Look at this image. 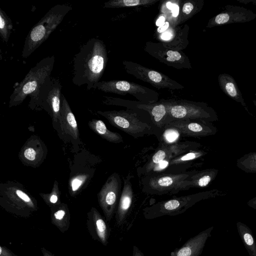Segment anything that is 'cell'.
<instances>
[{
    "label": "cell",
    "instance_id": "19",
    "mask_svg": "<svg viewBox=\"0 0 256 256\" xmlns=\"http://www.w3.org/2000/svg\"><path fill=\"white\" fill-rule=\"evenodd\" d=\"M214 228L211 226L188 240L181 248L172 252L170 256H200Z\"/></svg>",
    "mask_w": 256,
    "mask_h": 256
},
{
    "label": "cell",
    "instance_id": "9",
    "mask_svg": "<svg viewBox=\"0 0 256 256\" xmlns=\"http://www.w3.org/2000/svg\"><path fill=\"white\" fill-rule=\"evenodd\" d=\"M93 88L122 96L128 94L135 97L139 102L146 104L158 102L159 96L157 92L152 89L126 80L100 81L94 84Z\"/></svg>",
    "mask_w": 256,
    "mask_h": 256
},
{
    "label": "cell",
    "instance_id": "37",
    "mask_svg": "<svg viewBox=\"0 0 256 256\" xmlns=\"http://www.w3.org/2000/svg\"><path fill=\"white\" fill-rule=\"evenodd\" d=\"M166 16L164 14L160 15L156 22L157 26H160L166 22Z\"/></svg>",
    "mask_w": 256,
    "mask_h": 256
},
{
    "label": "cell",
    "instance_id": "26",
    "mask_svg": "<svg viewBox=\"0 0 256 256\" xmlns=\"http://www.w3.org/2000/svg\"><path fill=\"white\" fill-rule=\"evenodd\" d=\"M238 232L250 256H256V240L250 228L246 224L238 222L236 224Z\"/></svg>",
    "mask_w": 256,
    "mask_h": 256
},
{
    "label": "cell",
    "instance_id": "27",
    "mask_svg": "<svg viewBox=\"0 0 256 256\" xmlns=\"http://www.w3.org/2000/svg\"><path fill=\"white\" fill-rule=\"evenodd\" d=\"M158 0H110L104 4V8H121L154 4Z\"/></svg>",
    "mask_w": 256,
    "mask_h": 256
},
{
    "label": "cell",
    "instance_id": "41",
    "mask_svg": "<svg viewBox=\"0 0 256 256\" xmlns=\"http://www.w3.org/2000/svg\"><path fill=\"white\" fill-rule=\"evenodd\" d=\"M252 102H253L254 104V106L256 107V100H252Z\"/></svg>",
    "mask_w": 256,
    "mask_h": 256
},
{
    "label": "cell",
    "instance_id": "18",
    "mask_svg": "<svg viewBox=\"0 0 256 256\" xmlns=\"http://www.w3.org/2000/svg\"><path fill=\"white\" fill-rule=\"evenodd\" d=\"M133 178L134 176L129 172L123 178L124 185L116 212V224L119 226H122L126 221L134 200V192L132 184Z\"/></svg>",
    "mask_w": 256,
    "mask_h": 256
},
{
    "label": "cell",
    "instance_id": "36",
    "mask_svg": "<svg viewBox=\"0 0 256 256\" xmlns=\"http://www.w3.org/2000/svg\"><path fill=\"white\" fill-rule=\"evenodd\" d=\"M170 27L169 22L166 21L163 24L158 26L156 32L159 34H162L166 32Z\"/></svg>",
    "mask_w": 256,
    "mask_h": 256
},
{
    "label": "cell",
    "instance_id": "16",
    "mask_svg": "<svg viewBox=\"0 0 256 256\" xmlns=\"http://www.w3.org/2000/svg\"><path fill=\"white\" fill-rule=\"evenodd\" d=\"M46 154L47 149L43 142L37 136H31L21 148L19 157L22 162L37 166L44 160Z\"/></svg>",
    "mask_w": 256,
    "mask_h": 256
},
{
    "label": "cell",
    "instance_id": "4",
    "mask_svg": "<svg viewBox=\"0 0 256 256\" xmlns=\"http://www.w3.org/2000/svg\"><path fill=\"white\" fill-rule=\"evenodd\" d=\"M112 126L123 131L134 138L145 136L154 135L159 140L160 134L150 120L142 118L133 110L97 111Z\"/></svg>",
    "mask_w": 256,
    "mask_h": 256
},
{
    "label": "cell",
    "instance_id": "15",
    "mask_svg": "<svg viewBox=\"0 0 256 256\" xmlns=\"http://www.w3.org/2000/svg\"><path fill=\"white\" fill-rule=\"evenodd\" d=\"M256 14L246 8L228 6L224 11L211 18L206 28L234 22H244L254 20Z\"/></svg>",
    "mask_w": 256,
    "mask_h": 256
},
{
    "label": "cell",
    "instance_id": "34",
    "mask_svg": "<svg viewBox=\"0 0 256 256\" xmlns=\"http://www.w3.org/2000/svg\"><path fill=\"white\" fill-rule=\"evenodd\" d=\"M178 1H168L166 2V8L170 10L172 16L174 18H176L180 14V7L176 3Z\"/></svg>",
    "mask_w": 256,
    "mask_h": 256
},
{
    "label": "cell",
    "instance_id": "30",
    "mask_svg": "<svg viewBox=\"0 0 256 256\" xmlns=\"http://www.w3.org/2000/svg\"><path fill=\"white\" fill-rule=\"evenodd\" d=\"M236 166L246 173H256V152L245 154L238 159Z\"/></svg>",
    "mask_w": 256,
    "mask_h": 256
},
{
    "label": "cell",
    "instance_id": "10",
    "mask_svg": "<svg viewBox=\"0 0 256 256\" xmlns=\"http://www.w3.org/2000/svg\"><path fill=\"white\" fill-rule=\"evenodd\" d=\"M202 145L195 142H178L172 145L160 143L159 147L142 167L138 168L140 177L148 175L153 168L164 160H170L182 154L198 149Z\"/></svg>",
    "mask_w": 256,
    "mask_h": 256
},
{
    "label": "cell",
    "instance_id": "1",
    "mask_svg": "<svg viewBox=\"0 0 256 256\" xmlns=\"http://www.w3.org/2000/svg\"><path fill=\"white\" fill-rule=\"evenodd\" d=\"M108 62L106 46L101 40L90 39L74 58L72 82L77 86L86 85L88 90L100 82Z\"/></svg>",
    "mask_w": 256,
    "mask_h": 256
},
{
    "label": "cell",
    "instance_id": "8",
    "mask_svg": "<svg viewBox=\"0 0 256 256\" xmlns=\"http://www.w3.org/2000/svg\"><path fill=\"white\" fill-rule=\"evenodd\" d=\"M195 171L179 174H152L142 176L140 179V186L142 192L148 195L175 194L180 191V184Z\"/></svg>",
    "mask_w": 256,
    "mask_h": 256
},
{
    "label": "cell",
    "instance_id": "35",
    "mask_svg": "<svg viewBox=\"0 0 256 256\" xmlns=\"http://www.w3.org/2000/svg\"><path fill=\"white\" fill-rule=\"evenodd\" d=\"M0 256H16L5 246H0Z\"/></svg>",
    "mask_w": 256,
    "mask_h": 256
},
{
    "label": "cell",
    "instance_id": "22",
    "mask_svg": "<svg viewBox=\"0 0 256 256\" xmlns=\"http://www.w3.org/2000/svg\"><path fill=\"white\" fill-rule=\"evenodd\" d=\"M60 127L66 134L74 140L79 138V132L75 116L63 94L61 97Z\"/></svg>",
    "mask_w": 256,
    "mask_h": 256
},
{
    "label": "cell",
    "instance_id": "13",
    "mask_svg": "<svg viewBox=\"0 0 256 256\" xmlns=\"http://www.w3.org/2000/svg\"><path fill=\"white\" fill-rule=\"evenodd\" d=\"M144 50L149 54L168 66L178 69L192 68L186 56L166 48L162 42H147Z\"/></svg>",
    "mask_w": 256,
    "mask_h": 256
},
{
    "label": "cell",
    "instance_id": "2",
    "mask_svg": "<svg viewBox=\"0 0 256 256\" xmlns=\"http://www.w3.org/2000/svg\"><path fill=\"white\" fill-rule=\"evenodd\" d=\"M54 62V56H48L30 70L10 95V108L21 104L28 96L30 97V100L34 98L40 88L50 78Z\"/></svg>",
    "mask_w": 256,
    "mask_h": 256
},
{
    "label": "cell",
    "instance_id": "24",
    "mask_svg": "<svg viewBox=\"0 0 256 256\" xmlns=\"http://www.w3.org/2000/svg\"><path fill=\"white\" fill-rule=\"evenodd\" d=\"M51 209L52 223L62 232L66 231L70 226V214L66 204L61 203Z\"/></svg>",
    "mask_w": 256,
    "mask_h": 256
},
{
    "label": "cell",
    "instance_id": "33",
    "mask_svg": "<svg viewBox=\"0 0 256 256\" xmlns=\"http://www.w3.org/2000/svg\"><path fill=\"white\" fill-rule=\"evenodd\" d=\"M56 180L54 182L52 191L48 194H40L44 202L50 208L61 204L60 192Z\"/></svg>",
    "mask_w": 256,
    "mask_h": 256
},
{
    "label": "cell",
    "instance_id": "17",
    "mask_svg": "<svg viewBox=\"0 0 256 256\" xmlns=\"http://www.w3.org/2000/svg\"><path fill=\"white\" fill-rule=\"evenodd\" d=\"M86 225L92 238L106 246L110 235V228L104 218L94 208L92 207L87 214Z\"/></svg>",
    "mask_w": 256,
    "mask_h": 256
},
{
    "label": "cell",
    "instance_id": "39",
    "mask_svg": "<svg viewBox=\"0 0 256 256\" xmlns=\"http://www.w3.org/2000/svg\"><path fill=\"white\" fill-rule=\"evenodd\" d=\"M247 204L250 208L256 210V196L251 198L247 202Z\"/></svg>",
    "mask_w": 256,
    "mask_h": 256
},
{
    "label": "cell",
    "instance_id": "38",
    "mask_svg": "<svg viewBox=\"0 0 256 256\" xmlns=\"http://www.w3.org/2000/svg\"><path fill=\"white\" fill-rule=\"evenodd\" d=\"M132 256H144L143 252L136 246H133Z\"/></svg>",
    "mask_w": 256,
    "mask_h": 256
},
{
    "label": "cell",
    "instance_id": "28",
    "mask_svg": "<svg viewBox=\"0 0 256 256\" xmlns=\"http://www.w3.org/2000/svg\"><path fill=\"white\" fill-rule=\"evenodd\" d=\"M182 138V134L178 128L165 126L158 140L160 143L164 144L172 145L180 142Z\"/></svg>",
    "mask_w": 256,
    "mask_h": 256
},
{
    "label": "cell",
    "instance_id": "20",
    "mask_svg": "<svg viewBox=\"0 0 256 256\" xmlns=\"http://www.w3.org/2000/svg\"><path fill=\"white\" fill-rule=\"evenodd\" d=\"M207 154L204 150L196 149L182 154L170 160L162 173L179 174L186 172L196 160Z\"/></svg>",
    "mask_w": 256,
    "mask_h": 256
},
{
    "label": "cell",
    "instance_id": "21",
    "mask_svg": "<svg viewBox=\"0 0 256 256\" xmlns=\"http://www.w3.org/2000/svg\"><path fill=\"white\" fill-rule=\"evenodd\" d=\"M218 172V170L216 168L196 170L191 176L180 184V191L190 188H204L208 186L216 178Z\"/></svg>",
    "mask_w": 256,
    "mask_h": 256
},
{
    "label": "cell",
    "instance_id": "12",
    "mask_svg": "<svg viewBox=\"0 0 256 256\" xmlns=\"http://www.w3.org/2000/svg\"><path fill=\"white\" fill-rule=\"evenodd\" d=\"M120 174L113 172L107 178L98 194V200L106 220L110 221L118 203L122 192Z\"/></svg>",
    "mask_w": 256,
    "mask_h": 256
},
{
    "label": "cell",
    "instance_id": "23",
    "mask_svg": "<svg viewBox=\"0 0 256 256\" xmlns=\"http://www.w3.org/2000/svg\"><path fill=\"white\" fill-rule=\"evenodd\" d=\"M218 81L223 92L234 100L240 103L248 112L242 93L233 77L226 74H220Z\"/></svg>",
    "mask_w": 256,
    "mask_h": 256
},
{
    "label": "cell",
    "instance_id": "6",
    "mask_svg": "<svg viewBox=\"0 0 256 256\" xmlns=\"http://www.w3.org/2000/svg\"><path fill=\"white\" fill-rule=\"evenodd\" d=\"M0 204L6 210L20 216H29L38 209L36 200L22 184H1Z\"/></svg>",
    "mask_w": 256,
    "mask_h": 256
},
{
    "label": "cell",
    "instance_id": "29",
    "mask_svg": "<svg viewBox=\"0 0 256 256\" xmlns=\"http://www.w3.org/2000/svg\"><path fill=\"white\" fill-rule=\"evenodd\" d=\"M200 1H186L183 4L181 14L178 20V21L177 24L185 22L201 10L203 5V1L202 0L198 4Z\"/></svg>",
    "mask_w": 256,
    "mask_h": 256
},
{
    "label": "cell",
    "instance_id": "14",
    "mask_svg": "<svg viewBox=\"0 0 256 256\" xmlns=\"http://www.w3.org/2000/svg\"><path fill=\"white\" fill-rule=\"evenodd\" d=\"M166 126L178 128L182 137H204L216 134L217 128L211 122L200 120H176Z\"/></svg>",
    "mask_w": 256,
    "mask_h": 256
},
{
    "label": "cell",
    "instance_id": "25",
    "mask_svg": "<svg viewBox=\"0 0 256 256\" xmlns=\"http://www.w3.org/2000/svg\"><path fill=\"white\" fill-rule=\"evenodd\" d=\"M88 126L96 134L110 142L114 144L124 142L122 136L119 133L109 130L101 120L92 119L88 122Z\"/></svg>",
    "mask_w": 256,
    "mask_h": 256
},
{
    "label": "cell",
    "instance_id": "31",
    "mask_svg": "<svg viewBox=\"0 0 256 256\" xmlns=\"http://www.w3.org/2000/svg\"><path fill=\"white\" fill-rule=\"evenodd\" d=\"M12 28L11 19L4 11L0 8V34L3 42H8Z\"/></svg>",
    "mask_w": 256,
    "mask_h": 256
},
{
    "label": "cell",
    "instance_id": "32",
    "mask_svg": "<svg viewBox=\"0 0 256 256\" xmlns=\"http://www.w3.org/2000/svg\"><path fill=\"white\" fill-rule=\"evenodd\" d=\"M88 174L80 173L72 177L68 184L69 192L72 196H74L88 181Z\"/></svg>",
    "mask_w": 256,
    "mask_h": 256
},
{
    "label": "cell",
    "instance_id": "11",
    "mask_svg": "<svg viewBox=\"0 0 256 256\" xmlns=\"http://www.w3.org/2000/svg\"><path fill=\"white\" fill-rule=\"evenodd\" d=\"M122 65L126 73L149 83L158 89L181 90L184 86L159 72L144 67L131 61L124 60Z\"/></svg>",
    "mask_w": 256,
    "mask_h": 256
},
{
    "label": "cell",
    "instance_id": "40",
    "mask_svg": "<svg viewBox=\"0 0 256 256\" xmlns=\"http://www.w3.org/2000/svg\"><path fill=\"white\" fill-rule=\"evenodd\" d=\"M41 250L44 256H54L52 254L46 250L44 248H42Z\"/></svg>",
    "mask_w": 256,
    "mask_h": 256
},
{
    "label": "cell",
    "instance_id": "3",
    "mask_svg": "<svg viewBox=\"0 0 256 256\" xmlns=\"http://www.w3.org/2000/svg\"><path fill=\"white\" fill-rule=\"evenodd\" d=\"M72 9L71 6L66 4H58L52 8L28 34L22 52V58H28L45 42Z\"/></svg>",
    "mask_w": 256,
    "mask_h": 256
},
{
    "label": "cell",
    "instance_id": "5",
    "mask_svg": "<svg viewBox=\"0 0 256 256\" xmlns=\"http://www.w3.org/2000/svg\"><path fill=\"white\" fill-rule=\"evenodd\" d=\"M220 192L218 190H212L160 202L144 208L143 215L147 220L164 216H176L184 212L202 200L220 195Z\"/></svg>",
    "mask_w": 256,
    "mask_h": 256
},
{
    "label": "cell",
    "instance_id": "7",
    "mask_svg": "<svg viewBox=\"0 0 256 256\" xmlns=\"http://www.w3.org/2000/svg\"><path fill=\"white\" fill-rule=\"evenodd\" d=\"M168 108L166 124L176 120H218L216 112L208 104L186 100H166Z\"/></svg>",
    "mask_w": 256,
    "mask_h": 256
}]
</instances>
